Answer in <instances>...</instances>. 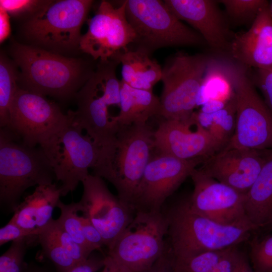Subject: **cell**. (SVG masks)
I'll return each instance as SVG.
<instances>
[{
  "label": "cell",
  "mask_w": 272,
  "mask_h": 272,
  "mask_svg": "<svg viewBox=\"0 0 272 272\" xmlns=\"http://www.w3.org/2000/svg\"><path fill=\"white\" fill-rule=\"evenodd\" d=\"M88 24V30L81 36L79 48L95 60L106 61L113 59L127 50L136 39L126 18L125 1L117 7L102 1Z\"/></svg>",
  "instance_id": "cell-12"
},
{
  "label": "cell",
  "mask_w": 272,
  "mask_h": 272,
  "mask_svg": "<svg viewBox=\"0 0 272 272\" xmlns=\"http://www.w3.org/2000/svg\"><path fill=\"white\" fill-rule=\"evenodd\" d=\"M226 13L237 24H245L254 21L260 10L269 3L265 0H222Z\"/></svg>",
  "instance_id": "cell-30"
},
{
  "label": "cell",
  "mask_w": 272,
  "mask_h": 272,
  "mask_svg": "<svg viewBox=\"0 0 272 272\" xmlns=\"http://www.w3.org/2000/svg\"><path fill=\"white\" fill-rule=\"evenodd\" d=\"M57 207L60 210L59 217L55 220L57 224L85 250L91 254L93 251L83 235L81 216L79 215L77 202L65 204L60 200Z\"/></svg>",
  "instance_id": "cell-28"
},
{
  "label": "cell",
  "mask_w": 272,
  "mask_h": 272,
  "mask_svg": "<svg viewBox=\"0 0 272 272\" xmlns=\"http://www.w3.org/2000/svg\"><path fill=\"white\" fill-rule=\"evenodd\" d=\"M233 272H234V271H233Z\"/></svg>",
  "instance_id": "cell-47"
},
{
  "label": "cell",
  "mask_w": 272,
  "mask_h": 272,
  "mask_svg": "<svg viewBox=\"0 0 272 272\" xmlns=\"http://www.w3.org/2000/svg\"><path fill=\"white\" fill-rule=\"evenodd\" d=\"M65 124L50 139L40 146L53 169L55 179L60 181L61 196L76 189L90 174L105 165L104 150L75 120L72 110Z\"/></svg>",
  "instance_id": "cell-3"
},
{
  "label": "cell",
  "mask_w": 272,
  "mask_h": 272,
  "mask_svg": "<svg viewBox=\"0 0 272 272\" xmlns=\"http://www.w3.org/2000/svg\"><path fill=\"white\" fill-rule=\"evenodd\" d=\"M53 169L43 150L21 142L9 130L0 129V203L14 212L29 187L53 183Z\"/></svg>",
  "instance_id": "cell-4"
},
{
  "label": "cell",
  "mask_w": 272,
  "mask_h": 272,
  "mask_svg": "<svg viewBox=\"0 0 272 272\" xmlns=\"http://www.w3.org/2000/svg\"><path fill=\"white\" fill-rule=\"evenodd\" d=\"M197 122L224 147L232 137L235 128L236 101L232 100L223 109L213 113L195 112Z\"/></svg>",
  "instance_id": "cell-26"
},
{
  "label": "cell",
  "mask_w": 272,
  "mask_h": 272,
  "mask_svg": "<svg viewBox=\"0 0 272 272\" xmlns=\"http://www.w3.org/2000/svg\"><path fill=\"white\" fill-rule=\"evenodd\" d=\"M38 236L30 231L25 230L15 223L9 221L5 226L0 229V245L19 239Z\"/></svg>",
  "instance_id": "cell-38"
},
{
  "label": "cell",
  "mask_w": 272,
  "mask_h": 272,
  "mask_svg": "<svg viewBox=\"0 0 272 272\" xmlns=\"http://www.w3.org/2000/svg\"><path fill=\"white\" fill-rule=\"evenodd\" d=\"M234 89L235 128L225 147L272 150V112L258 95L247 67L235 61Z\"/></svg>",
  "instance_id": "cell-9"
},
{
  "label": "cell",
  "mask_w": 272,
  "mask_h": 272,
  "mask_svg": "<svg viewBox=\"0 0 272 272\" xmlns=\"http://www.w3.org/2000/svg\"><path fill=\"white\" fill-rule=\"evenodd\" d=\"M49 1L1 0L0 7L3 8L9 14L13 16H19L30 13L32 15L43 8Z\"/></svg>",
  "instance_id": "cell-35"
},
{
  "label": "cell",
  "mask_w": 272,
  "mask_h": 272,
  "mask_svg": "<svg viewBox=\"0 0 272 272\" xmlns=\"http://www.w3.org/2000/svg\"><path fill=\"white\" fill-rule=\"evenodd\" d=\"M226 248L208 251L182 261L174 259L175 272H212Z\"/></svg>",
  "instance_id": "cell-33"
},
{
  "label": "cell",
  "mask_w": 272,
  "mask_h": 272,
  "mask_svg": "<svg viewBox=\"0 0 272 272\" xmlns=\"http://www.w3.org/2000/svg\"><path fill=\"white\" fill-rule=\"evenodd\" d=\"M235 61L221 57L210 56L198 95V106L213 103L224 108L234 98Z\"/></svg>",
  "instance_id": "cell-22"
},
{
  "label": "cell",
  "mask_w": 272,
  "mask_h": 272,
  "mask_svg": "<svg viewBox=\"0 0 272 272\" xmlns=\"http://www.w3.org/2000/svg\"><path fill=\"white\" fill-rule=\"evenodd\" d=\"M240 252L236 248V246L226 248L223 255L212 272H233Z\"/></svg>",
  "instance_id": "cell-39"
},
{
  "label": "cell",
  "mask_w": 272,
  "mask_h": 272,
  "mask_svg": "<svg viewBox=\"0 0 272 272\" xmlns=\"http://www.w3.org/2000/svg\"><path fill=\"white\" fill-rule=\"evenodd\" d=\"M47 227L77 263L87 259L91 255L60 227L55 220L53 219Z\"/></svg>",
  "instance_id": "cell-34"
},
{
  "label": "cell",
  "mask_w": 272,
  "mask_h": 272,
  "mask_svg": "<svg viewBox=\"0 0 272 272\" xmlns=\"http://www.w3.org/2000/svg\"><path fill=\"white\" fill-rule=\"evenodd\" d=\"M209 57L179 52L167 60L162 70L163 88L158 116L181 121L191 119Z\"/></svg>",
  "instance_id": "cell-7"
},
{
  "label": "cell",
  "mask_w": 272,
  "mask_h": 272,
  "mask_svg": "<svg viewBox=\"0 0 272 272\" xmlns=\"http://www.w3.org/2000/svg\"><path fill=\"white\" fill-rule=\"evenodd\" d=\"M270 10L271 17H272V1H271V3L270 4Z\"/></svg>",
  "instance_id": "cell-46"
},
{
  "label": "cell",
  "mask_w": 272,
  "mask_h": 272,
  "mask_svg": "<svg viewBox=\"0 0 272 272\" xmlns=\"http://www.w3.org/2000/svg\"><path fill=\"white\" fill-rule=\"evenodd\" d=\"M125 3L126 18L136 35V47L151 54L162 47L206 43L197 32L181 22L163 1L126 0Z\"/></svg>",
  "instance_id": "cell-5"
},
{
  "label": "cell",
  "mask_w": 272,
  "mask_h": 272,
  "mask_svg": "<svg viewBox=\"0 0 272 272\" xmlns=\"http://www.w3.org/2000/svg\"><path fill=\"white\" fill-rule=\"evenodd\" d=\"M142 272H175L174 258L166 242L161 256L151 267Z\"/></svg>",
  "instance_id": "cell-40"
},
{
  "label": "cell",
  "mask_w": 272,
  "mask_h": 272,
  "mask_svg": "<svg viewBox=\"0 0 272 272\" xmlns=\"http://www.w3.org/2000/svg\"><path fill=\"white\" fill-rule=\"evenodd\" d=\"M170 10L190 25L213 50L229 52L232 40L218 1L165 0Z\"/></svg>",
  "instance_id": "cell-19"
},
{
  "label": "cell",
  "mask_w": 272,
  "mask_h": 272,
  "mask_svg": "<svg viewBox=\"0 0 272 272\" xmlns=\"http://www.w3.org/2000/svg\"><path fill=\"white\" fill-rule=\"evenodd\" d=\"M101 272H134L125 265L111 256L104 257V266Z\"/></svg>",
  "instance_id": "cell-42"
},
{
  "label": "cell",
  "mask_w": 272,
  "mask_h": 272,
  "mask_svg": "<svg viewBox=\"0 0 272 272\" xmlns=\"http://www.w3.org/2000/svg\"><path fill=\"white\" fill-rule=\"evenodd\" d=\"M82 183L83 194L77 202L79 212L99 231L109 249L131 221L136 211L113 195L99 176L89 174Z\"/></svg>",
  "instance_id": "cell-13"
},
{
  "label": "cell",
  "mask_w": 272,
  "mask_h": 272,
  "mask_svg": "<svg viewBox=\"0 0 272 272\" xmlns=\"http://www.w3.org/2000/svg\"><path fill=\"white\" fill-rule=\"evenodd\" d=\"M22 272H46L45 270L37 266H24Z\"/></svg>",
  "instance_id": "cell-45"
},
{
  "label": "cell",
  "mask_w": 272,
  "mask_h": 272,
  "mask_svg": "<svg viewBox=\"0 0 272 272\" xmlns=\"http://www.w3.org/2000/svg\"><path fill=\"white\" fill-rule=\"evenodd\" d=\"M244 209L256 230L272 228V151L256 179L245 194Z\"/></svg>",
  "instance_id": "cell-23"
},
{
  "label": "cell",
  "mask_w": 272,
  "mask_h": 272,
  "mask_svg": "<svg viewBox=\"0 0 272 272\" xmlns=\"http://www.w3.org/2000/svg\"><path fill=\"white\" fill-rule=\"evenodd\" d=\"M38 240L44 254L58 272H67L78 264L65 251L47 226L38 235Z\"/></svg>",
  "instance_id": "cell-29"
},
{
  "label": "cell",
  "mask_w": 272,
  "mask_h": 272,
  "mask_svg": "<svg viewBox=\"0 0 272 272\" xmlns=\"http://www.w3.org/2000/svg\"><path fill=\"white\" fill-rule=\"evenodd\" d=\"M81 216L83 233L85 239L91 250H100L105 246L103 237L99 231L85 217Z\"/></svg>",
  "instance_id": "cell-37"
},
{
  "label": "cell",
  "mask_w": 272,
  "mask_h": 272,
  "mask_svg": "<svg viewBox=\"0 0 272 272\" xmlns=\"http://www.w3.org/2000/svg\"><path fill=\"white\" fill-rule=\"evenodd\" d=\"M113 59L122 65L121 81L132 88L152 91L154 85L161 80L162 68L142 48H128Z\"/></svg>",
  "instance_id": "cell-24"
},
{
  "label": "cell",
  "mask_w": 272,
  "mask_h": 272,
  "mask_svg": "<svg viewBox=\"0 0 272 272\" xmlns=\"http://www.w3.org/2000/svg\"><path fill=\"white\" fill-rule=\"evenodd\" d=\"M104 257L90 255L87 259L77 264L67 272H96L104 266Z\"/></svg>",
  "instance_id": "cell-41"
},
{
  "label": "cell",
  "mask_w": 272,
  "mask_h": 272,
  "mask_svg": "<svg viewBox=\"0 0 272 272\" xmlns=\"http://www.w3.org/2000/svg\"><path fill=\"white\" fill-rule=\"evenodd\" d=\"M247 67L272 70V17L270 4L259 12L248 30L234 38L229 51Z\"/></svg>",
  "instance_id": "cell-20"
},
{
  "label": "cell",
  "mask_w": 272,
  "mask_h": 272,
  "mask_svg": "<svg viewBox=\"0 0 272 272\" xmlns=\"http://www.w3.org/2000/svg\"><path fill=\"white\" fill-rule=\"evenodd\" d=\"M271 151L224 147L206 158L199 169L245 194L256 179Z\"/></svg>",
  "instance_id": "cell-18"
},
{
  "label": "cell",
  "mask_w": 272,
  "mask_h": 272,
  "mask_svg": "<svg viewBox=\"0 0 272 272\" xmlns=\"http://www.w3.org/2000/svg\"><path fill=\"white\" fill-rule=\"evenodd\" d=\"M250 245V257L254 272H272V234L256 237Z\"/></svg>",
  "instance_id": "cell-31"
},
{
  "label": "cell",
  "mask_w": 272,
  "mask_h": 272,
  "mask_svg": "<svg viewBox=\"0 0 272 272\" xmlns=\"http://www.w3.org/2000/svg\"><path fill=\"white\" fill-rule=\"evenodd\" d=\"M11 54L21 71L20 88L44 96L75 97L94 72L82 60L39 47L14 43Z\"/></svg>",
  "instance_id": "cell-1"
},
{
  "label": "cell",
  "mask_w": 272,
  "mask_h": 272,
  "mask_svg": "<svg viewBox=\"0 0 272 272\" xmlns=\"http://www.w3.org/2000/svg\"><path fill=\"white\" fill-rule=\"evenodd\" d=\"M162 211L168 222L166 242L176 262L236 246L247 240L255 230L250 226L215 222L193 211L189 197Z\"/></svg>",
  "instance_id": "cell-2"
},
{
  "label": "cell",
  "mask_w": 272,
  "mask_h": 272,
  "mask_svg": "<svg viewBox=\"0 0 272 272\" xmlns=\"http://www.w3.org/2000/svg\"><path fill=\"white\" fill-rule=\"evenodd\" d=\"M194 112L187 121L163 119L154 131V149L182 160L207 158L222 146L197 122Z\"/></svg>",
  "instance_id": "cell-17"
},
{
  "label": "cell",
  "mask_w": 272,
  "mask_h": 272,
  "mask_svg": "<svg viewBox=\"0 0 272 272\" xmlns=\"http://www.w3.org/2000/svg\"><path fill=\"white\" fill-rule=\"evenodd\" d=\"M120 82V110L112 117L118 126L145 124L152 116H158L160 100L152 91L135 89Z\"/></svg>",
  "instance_id": "cell-25"
},
{
  "label": "cell",
  "mask_w": 272,
  "mask_h": 272,
  "mask_svg": "<svg viewBox=\"0 0 272 272\" xmlns=\"http://www.w3.org/2000/svg\"><path fill=\"white\" fill-rule=\"evenodd\" d=\"M153 149L154 131L147 123L119 126L114 153L99 176L111 183L118 197L131 206Z\"/></svg>",
  "instance_id": "cell-6"
},
{
  "label": "cell",
  "mask_w": 272,
  "mask_h": 272,
  "mask_svg": "<svg viewBox=\"0 0 272 272\" xmlns=\"http://www.w3.org/2000/svg\"><path fill=\"white\" fill-rule=\"evenodd\" d=\"M36 237L31 236L13 241L0 257V272H22L27 246Z\"/></svg>",
  "instance_id": "cell-32"
},
{
  "label": "cell",
  "mask_w": 272,
  "mask_h": 272,
  "mask_svg": "<svg viewBox=\"0 0 272 272\" xmlns=\"http://www.w3.org/2000/svg\"><path fill=\"white\" fill-rule=\"evenodd\" d=\"M168 222L162 212L137 211L107 255L134 272L152 266L164 251Z\"/></svg>",
  "instance_id": "cell-10"
},
{
  "label": "cell",
  "mask_w": 272,
  "mask_h": 272,
  "mask_svg": "<svg viewBox=\"0 0 272 272\" xmlns=\"http://www.w3.org/2000/svg\"><path fill=\"white\" fill-rule=\"evenodd\" d=\"M191 177L194 189L189 201L198 214L220 224L255 228L244 209V194L209 176L195 168Z\"/></svg>",
  "instance_id": "cell-16"
},
{
  "label": "cell",
  "mask_w": 272,
  "mask_h": 272,
  "mask_svg": "<svg viewBox=\"0 0 272 272\" xmlns=\"http://www.w3.org/2000/svg\"><path fill=\"white\" fill-rule=\"evenodd\" d=\"M78 109L72 111L75 120L108 154L114 151L119 126L113 121L108 107L118 102L94 71L75 96Z\"/></svg>",
  "instance_id": "cell-14"
},
{
  "label": "cell",
  "mask_w": 272,
  "mask_h": 272,
  "mask_svg": "<svg viewBox=\"0 0 272 272\" xmlns=\"http://www.w3.org/2000/svg\"><path fill=\"white\" fill-rule=\"evenodd\" d=\"M60 196L54 183L37 186L19 203L10 221L38 236L53 220L52 213Z\"/></svg>",
  "instance_id": "cell-21"
},
{
  "label": "cell",
  "mask_w": 272,
  "mask_h": 272,
  "mask_svg": "<svg viewBox=\"0 0 272 272\" xmlns=\"http://www.w3.org/2000/svg\"><path fill=\"white\" fill-rule=\"evenodd\" d=\"M16 64L4 56L0 59V126L7 127L10 121L11 105L18 87L19 74Z\"/></svg>",
  "instance_id": "cell-27"
},
{
  "label": "cell",
  "mask_w": 272,
  "mask_h": 272,
  "mask_svg": "<svg viewBox=\"0 0 272 272\" xmlns=\"http://www.w3.org/2000/svg\"><path fill=\"white\" fill-rule=\"evenodd\" d=\"M93 3L91 0L49 1L23 26L26 37L55 51L79 47L81 28Z\"/></svg>",
  "instance_id": "cell-8"
},
{
  "label": "cell",
  "mask_w": 272,
  "mask_h": 272,
  "mask_svg": "<svg viewBox=\"0 0 272 272\" xmlns=\"http://www.w3.org/2000/svg\"><path fill=\"white\" fill-rule=\"evenodd\" d=\"M205 158L182 160L167 155L152 156L134 194L135 210L160 211L166 200Z\"/></svg>",
  "instance_id": "cell-15"
},
{
  "label": "cell",
  "mask_w": 272,
  "mask_h": 272,
  "mask_svg": "<svg viewBox=\"0 0 272 272\" xmlns=\"http://www.w3.org/2000/svg\"><path fill=\"white\" fill-rule=\"evenodd\" d=\"M68 113L45 96L20 88L11 107L10 121L6 128L23 144L42 146L67 122Z\"/></svg>",
  "instance_id": "cell-11"
},
{
  "label": "cell",
  "mask_w": 272,
  "mask_h": 272,
  "mask_svg": "<svg viewBox=\"0 0 272 272\" xmlns=\"http://www.w3.org/2000/svg\"><path fill=\"white\" fill-rule=\"evenodd\" d=\"M251 79L262 94L264 101L272 112V70H258Z\"/></svg>",
  "instance_id": "cell-36"
},
{
  "label": "cell",
  "mask_w": 272,
  "mask_h": 272,
  "mask_svg": "<svg viewBox=\"0 0 272 272\" xmlns=\"http://www.w3.org/2000/svg\"><path fill=\"white\" fill-rule=\"evenodd\" d=\"M234 272H254L245 255L240 252Z\"/></svg>",
  "instance_id": "cell-44"
},
{
  "label": "cell",
  "mask_w": 272,
  "mask_h": 272,
  "mask_svg": "<svg viewBox=\"0 0 272 272\" xmlns=\"http://www.w3.org/2000/svg\"><path fill=\"white\" fill-rule=\"evenodd\" d=\"M11 26L9 14L0 7V42L2 43L10 36Z\"/></svg>",
  "instance_id": "cell-43"
}]
</instances>
